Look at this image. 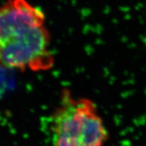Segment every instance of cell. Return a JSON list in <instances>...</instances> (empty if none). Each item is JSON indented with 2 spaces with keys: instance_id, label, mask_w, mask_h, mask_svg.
<instances>
[{
  "instance_id": "cell-2",
  "label": "cell",
  "mask_w": 146,
  "mask_h": 146,
  "mask_svg": "<svg viewBox=\"0 0 146 146\" xmlns=\"http://www.w3.org/2000/svg\"><path fill=\"white\" fill-rule=\"evenodd\" d=\"M53 146H104L108 132L92 100L62 91L52 118Z\"/></svg>"
},
{
  "instance_id": "cell-1",
  "label": "cell",
  "mask_w": 146,
  "mask_h": 146,
  "mask_svg": "<svg viewBox=\"0 0 146 146\" xmlns=\"http://www.w3.org/2000/svg\"><path fill=\"white\" fill-rule=\"evenodd\" d=\"M50 40L39 8L26 0H8L0 6V67L48 70L54 62Z\"/></svg>"
}]
</instances>
